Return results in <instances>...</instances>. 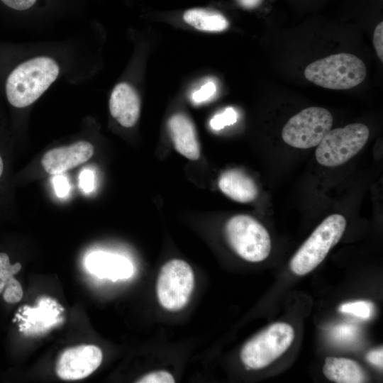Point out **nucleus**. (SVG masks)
I'll use <instances>...</instances> for the list:
<instances>
[{
	"label": "nucleus",
	"mask_w": 383,
	"mask_h": 383,
	"mask_svg": "<svg viewBox=\"0 0 383 383\" xmlns=\"http://www.w3.org/2000/svg\"><path fill=\"white\" fill-rule=\"evenodd\" d=\"M237 113L231 107L226 109L222 113L215 115L210 120V126L212 129L218 131L226 126L234 124L237 121Z\"/></svg>",
	"instance_id": "aec40b11"
},
{
	"label": "nucleus",
	"mask_w": 383,
	"mask_h": 383,
	"mask_svg": "<svg viewBox=\"0 0 383 383\" xmlns=\"http://www.w3.org/2000/svg\"><path fill=\"white\" fill-rule=\"evenodd\" d=\"M194 285L191 266L184 260L173 259L161 267L157 280L158 301L165 309L177 311L189 302Z\"/></svg>",
	"instance_id": "0eeeda50"
},
{
	"label": "nucleus",
	"mask_w": 383,
	"mask_h": 383,
	"mask_svg": "<svg viewBox=\"0 0 383 383\" xmlns=\"http://www.w3.org/2000/svg\"><path fill=\"white\" fill-rule=\"evenodd\" d=\"M53 183L55 192L58 196L63 197L68 193L69 184L65 177L62 175L56 176Z\"/></svg>",
	"instance_id": "bb28decb"
},
{
	"label": "nucleus",
	"mask_w": 383,
	"mask_h": 383,
	"mask_svg": "<svg viewBox=\"0 0 383 383\" xmlns=\"http://www.w3.org/2000/svg\"><path fill=\"white\" fill-rule=\"evenodd\" d=\"M111 116L123 127H133L140 116V102L135 89L129 84L121 82L113 88L110 99Z\"/></svg>",
	"instance_id": "9b49d317"
},
{
	"label": "nucleus",
	"mask_w": 383,
	"mask_h": 383,
	"mask_svg": "<svg viewBox=\"0 0 383 383\" xmlns=\"http://www.w3.org/2000/svg\"><path fill=\"white\" fill-rule=\"evenodd\" d=\"M262 0H238L240 6L246 9H252L257 6Z\"/></svg>",
	"instance_id": "c85d7f7f"
},
{
	"label": "nucleus",
	"mask_w": 383,
	"mask_h": 383,
	"mask_svg": "<svg viewBox=\"0 0 383 383\" xmlns=\"http://www.w3.org/2000/svg\"><path fill=\"white\" fill-rule=\"evenodd\" d=\"M367 74L365 63L350 53L331 55L309 64L304 70L307 80L330 89H348L363 82Z\"/></svg>",
	"instance_id": "f03ea898"
},
{
	"label": "nucleus",
	"mask_w": 383,
	"mask_h": 383,
	"mask_svg": "<svg viewBox=\"0 0 383 383\" xmlns=\"http://www.w3.org/2000/svg\"><path fill=\"white\" fill-rule=\"evenodd\" d=\"M93 145L87 141L79 140L68 146L52 148L46 152L41 164L50 174H60L88 161L94 155Z\"/></svg>",
	"instance_id": "9d476101"
},
{
	"label": "nucleus",
	"mask_w": 383,
	"mask_h": 383,
	"mask_svg": "<svg viewBox=\"0 0 383 383\" xmlns=\"http://www.w3.org/2000/svg\"><path fill=\"white\" fill-rule=\"evenodd\" d=\"M369 135V128L362 123L331 130L317 146L316 160L326 167L343 165L362 150Z\"/></svg>",
	"instance_id": "423d86ee"
},
{
	"label": "nucleus",
	"mask_w": 383,
	"mask_h": 383,
	"mask_svg": "<svg viewBox=\"0 0 383 383\" xmlns=\"http://www.w3.org/2000/svg\"><path fill=\"white\" fill-rule=\"evenodd\" d=\"M36 0H0V2L6 8L16 11H22L32 7Z\"/></svg>",
	"instance_id": "b1692460"
},
{
	"label": "nucleus",
	"mask_w": 383,
	"mask_h": 383,
	"mask_svg": "<svg viewBox=\"0 0 383 383\" xmlns=\"http://www.w3.org/2000/svg\"><path fill=\"white\" fill-rule=\"evenodd\" d=\"M225 233L232 249L247 261L261 262L270 253L269 233L252 216L239 214L231 217L226 224Z\"/></svg>",
	"instance_id": "20e7f679"
},
{
	"label": "nucleus",
	"mask_w": 383,
	"mask_h": 383,
	"mask_svg": "<svg viewBox=\"0 0 383 383\" xmlns=\"http://www.w3.org/2000/svg\"><path fill=\"white\" fill-rule=\"evenodd\" d=\"M218 187L227 196L240 203L252 201L258 194L253 179L238 170H229L223 172L219 177Z\"/></svg>",
	"instance_id": "ddd939ff"
},
{
	"label": "nucleus",
	"mask_w": 383,
	"mask_h": 383,
	"mask_svg": "<svg viewBox=\"0 0 383 383\" xmlns=\"http://www.w3.org/2000/svg\"><path fill=\"white\" fill-rule=\"evenodd\" d=\"M183 18L192 27L203 31L220 32L228 27V22L222 14L204 9L187 10Z\"/></svg>",
	"instance_id": "dca6fc26"
},
{
	"label": "nucleus",
	"mask_w": 383,
	"mask_h": 383,
	"mask_svg": "<svg viewBox=\"0 0 383 383\" xmlns=\"http://www.w3.org/2000/svg\"><path fill=\"white\" fill-rule=\"evenodd\" d=\"M345 227L346 220L340 214L326 218L291 259V270L304 275L314 270L340 240Z\"/></svg>",
	"instance_id": "7ed1b4c3"
},
{
	"label": "nucleus",
	"mask_w": 383,
	"mask_h": 383,
	"mask_svg": "<svg viewBox=\"0 0 383 383\" xmlns=\"http://www.w3.org/2000/svg\"><path fill=\"white\" fill-rule=\"evenodd\" d=\"M366 360L371 364L382 369L383 350L379 348L369 352L366 355Z\"/></svg>",
	"instance_id": "cd10ccee"
},
{
	"label": "nucleus",
	"mask_w": 383,
	"mask_h": 383,
	"mask_svg": "<svg viewBox=\"0 0 383 383\" xmlns=\"http://www.w3.org/2000/svg\"><path fill=\"white\" fill-rule=\"evenodd\" d=\"M294 338L293 328L286 323H275L248 340L243 347L240 358L248 368L267 367L280 357Z\"/></svg>",
	"instance_id": "39448f33"
},
{
	"label": "nucleus",
	"mask_w": 383,
	"mask_h": 383,
	"mask_svg": "<svg viewBox=\"0 0 383 383\" xmlns=\"http://www.w3.org/2000/svg\"><path fill=\"white\" fill-rule=\"evenodd\" d=\"M333 121L331 113L324 108H306L289 118L283 127L282 139L296 148L317 146L331 131Z\"/></svg>",
	"instance_id": "6e6552de"
},
{
	"label": "nucleus",
	"mask_w": 383,
	"mask_h": 383,
	"mask_svg": "<svg viewBox=\"0 0 383 383\" xmlns=\"http://www.w3.org/2000/svg\"><path fill=\"white\" fill-rule=\"evenodd\" d=\"M174 382L173 376L164 370L148 373L137 381L140 383H174Z\"/></svg>",
	"instance_id": "5701e85b"
},
{
	"label": "nucleus",
	"mask_w": 383,
	"mask_h": 383,
	"mask_svg": "<svg viewBox=\"0 0 383 383\" xmlns=\"http://www.w3.org/2000/svg\"><path fill=\"white\" fill-rule=\"evenodd\" d=\"M94 180L93 172L89 170H84L79 176V186L84 192H91L94 188Z\"/></svg>",
	"instance_id": "a878e982"
},
{
	"label": "nucleus",
	"mask_w": 383,
	"mask_h": 383,
	"mask_svg": "<svg viewBox=\"0 0 383 383\" xmlns=\"http://www.w3.org/2000/svg\"><path fill=\"white\" fill-rule=\"evenodd\" d=\"M372 309L373 304L366 301L347 302L339 307L340 312L350 313L363 319H367L371 316Z\"/></svg>",
	"instance_id": "a211bd4d"
},
{
	"label": "nucleus",
	"mask_w": 383,
	"mask_h": 383,
	"mask_svg": "<svg viewBox=\"0 0 383 383\" xmlns=\"http://www.w3.org/2000/svg\"><path fill=\"white\" fill-rule=\"evenodd\" d=\"M87 266L96 276L113 281L128 278L133 272L131 263L126 258L104 252L91 254Z\"/></svg>",
	"instance_id": "4468645a"
},
{
	"label": "nucleus",
	"mask_w": 383,
	"mask_h": 383,
	"mask_svg": "<svg viewBox=\"0 0 383 383\" xmlns=\"http://www.w3.org/2000/svg\"><path fill=\"white\" fill-rule=\"evenodd\" d=\"M21 269V264L16 262L11 264L7 253L0 252V294L7 285L14 281V275Z\"/></svg>",
	"instance_id": "f3484780"
},
{
	"label": "nucleus",
	"mask_w": 383,
	"mask_h": 383,
	"mask_svg": "<svg viewBox=\"0 0 383 383\" xmlns=\"http://www.w3.org/2000/svg\"><path fill=\"white\" fill-rule=\"evenodd\" d=\"M373 44L376 52L383 62V23L380 22L375 28L373 35Z\"/></svg>",
	"instance_id": "393cba45"
},
{
	"label": "nucleus",
	"mask_w": 383,
	"mask_h": 383,
	"mask_svg": "<svg viewBox=\"0 0 383 383\" xmlns=\"http://www.w3.org/2000/svg\"><path fill=\"white\" fill-rule=\"evenodd\" d=\"M23 295L21 284L16 279L7 285L3 292V298L9 304L18 302L22 299Z\"/></svg>",
	"instance_id": "4be33fe9"
},
{
	"label": "nucleus",
	"mask_w": 383,
	"mask_h": 383,
	"mask_svg": "<svg viewBox=\"0 0 383 383\" xmlns=\"http://www.w3.org/2000/svg\"><path fill=\"white\" fill-rule=\"evenodd\" d=\"M168 128L176 150L189 160H198L200 147L194 126L189 118L182 113H175L169 119Z\"/></svg>",
	"instance_id": "f8f14e48"
},
{
	"label": "nucleus",
	"mask_w": 383,
	"mask_h": 383,
	"mask_svg": "<svg viewBox=\"0 0 383 383\" xmlns=\"http://www.w3.org/2000/svg\"><path fill=\"white\" fill-rule=\"evenodd\" d=\"M357 328L351 324H340L335 326L331 333L332 339L340 344H348L357 337Z\"/></svg>",
	"instance_id": "6ab92c4d"
},
{
	"label": "nucleus",
	"mask_w": 383,
	"mask_h": 383,
	"mask_svg": "<svg viewBox=\"0 0 383 383\" xmlns=\"http://www.w3.org/2000/svg\"><path fill=\"white\" fill-rule=\"evenodd\" d=\"M102 352L94 345H81L64 350L55 367L64 380H79L89 376L101 365Z\"/></svg>",
	"instance_id": "1a4fd4ad"
},
{
	"label": "nucleus",
	"mask_w": 383,
	"mask_h": 383,
	"mask_svg": "<svg viewBox=\"0 0 383 383\" xmlns=\"http://www.w3.org/2000/svg\"><path fill=\"white\" fill-rule=\"evenodd\" d=\"M216 86L214 82L208 81L198 90L192 93V100L195 104H201L210 99L216 93Z\"/></svg>",
	"instance_id": "412c9836"
},
{
	"label": "nucleus",
	"mask_w": 383,
	"mask_h": 383,
	"mask_svg": "<svg viewBox=\"0 0 383 383\" xmlns=\"http://www.w3.org/2000/svg\"><path fill=\"white\" fill-rule=\"evenodd\" d=\"M58 64L47 56L25 60L11 69L4 82L8 103L15 109H23L34 103L56 80Z\"/></svg>",
	"instance_id": "f257e3e1"
},
{
	"label": "nucleus",
	"mask_w": 383,
	"mask_h": 383,
	"mask_svg": "<svg viewBox=\"0 0 383 383\" xmlns=\"http://www.w3.org/2000/svg\"><path fill=\"white\" fill-rule=\"evenodd\" d=\"M323 372L326 378L336 383H362L366 374L360 365L350 359L328 357Z\"/></svg>",
	"instance_id": "2eb2a0df"
},
{
	"label": "nucleus",
	"mask_w": 383,
	"mask_h": 383,
	"mask_svg": "<svg viewBox=\"0 0 383 383\" xmlns=\"http://www.w3.org/2000/svg\"><path fill=\"white\" fill-rule=\"evenodd\" d=\"M6 165L4 161V157H3V155L1 152L0 151V181L3 179L4 176Z\"/></svg>",
	"instance_id": "c756f323"
}]
</instances>
